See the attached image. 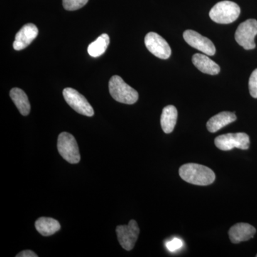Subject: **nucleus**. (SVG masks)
Wrapping results in <instances>:
<instances>
[{
  "instance_id": "nucleus-1",
  "label": "nucleus",
  "mask_w": 257,
  "mask_h": 257,
  "mask_svg": "<svg viewBox=\"0 0 257 257\" xmlns=\"http://www.w3.org/2000/svg\"><path fill=\"white\" fill-rule=\"evenodd\" d=\"M179 176L185 182L198 186L209 185L216 179L215 174L210 168L194 163L182 165L179 169Z\"/></svg>"
},
{
  "instance_id": "nucleus-2",
  "label": "nucleus",
  "mask_w": 257,
  "mask_h": 257,
  "mask_svg": "<svg viewBox=\"0 0 257 257\" xmlns=\"http://www.w3.org/2000/svg\"><path fill=\"white\" fill-rule=\"evenodd\" d=\"M109 93L113 99L123 104H133L138 101V92L125 83L119 76L114 75L109 82Z\"/></svg>"
},
{
  "instance_id": "nucleus-3",
  "label": "nucleus",
  "mask_w": 257,
  "mask_h": 257,
  "mask_svg": "<svg viewBox=\"0 0 257 257\" xmlns=\"http://www.w3.org/2000/svg\"><path fill=\"white\" fill-rule=\"evenodd\" d=\"M241 10L239 5L233 2L221 1L214 5L210 12L209 17L213 21L218 24L234 23L239 18Z\"/></svg>"
},
{
  "instance_id": "nucleus-4",
  "label": "nucleus",
  "mask_w": 257,
  "mask_h": 257,
  "mask_svg": "<svg viewBox=\"0 0 257 257\" xmlns=\"http://www.w3.org/2000/svg\"><path fill=\"white\" fill-rule=\"evenodd\" d=\"M57 149L61 156L69 163L77 164L80 161L78 145L71 134L62 133L59 135Z\"/></svg>"
},
{
  "instance_id": "nucleus-5",
  "label": "nucleus",
  "mask_w": 257,
  "mask_h": 257,
  "mask_svg": "<svg viewBox=\"0 0 257 257\" xmlns=\"http://www.w3.org/2000/svg\"><path fill=\"white\" fill-rule=\"evenodd\" d=\"M214 144L221 151H229L234 148L246 150L249 148L250 139L246 133H229L217 137Z\"/></svg>"
},
{
  "instance_id": "nucleus-6",
  "label": "nucleus",
  "mask_w": 257,
  "mask_h": 257,
  "mask_svg": "<svg viewBox=\"0 0 257 257\" xmlns=\"http://www.w3.org/2000/svg\"><path fill=\"white\" fill-rule=\"evenodd\" d=\"M256 35L257 21L249 19L240 24L235 33V40L245 50H253L256 47L254 38Z\"/></svg>"
},
{
  "instance_id": "nucleus-7",
  "label": "nucleus",
  "mask_w": 257,
  "mask_h": 257,
  "mask_svg": "<svg viewBox=\"0 0 257 257\" xmlns=\"http://www.w3.org/2000/svg\"><path fill=\"white\" fill-rule=\"evenodd\" d=\"M64 99L74 111L87 116H92L94 111L85 97L72 88H65L63 90Z\"/></svg>"
},
{
  "instance_id": "nucleus-8",
  "label": "nucleus",
  "mask_w": 257,
  "mask_h": 257,
  "mask_svg": "<svg viewBox=\"0 0 257 257\" xmlns=\"http://www.w3.org/2000/svg\"><path fill=\"white\" fill-rule=\"evenodd\" d=\"M116 234L121 247L126 251H130L135 246L138 239L140 230L138 222L131 220L128 225H119L116 227Z\"/></svg>"
},
{
  "instance_id": "nucleus-9",
  "label": "nucleus",
  "mask_w": 257,
  "mask_h": 257,
  "mask_svg": "<svg viewBox=\"0 0 257 257\" xmlns=\"http://www.w3.org/2000/svg\"><path fill=\"white\" fill-rule=\"evenodd\" d=\"M145 43L147 50L158 58L167 60L170 58L172 50L163 37L155 32H149L145 36Z\"/></svg>"
},
{
  "instance_id": "nucleus-10",
  "label": "nucleus",
  "mask_w": 257,
  "mask_h": 257,
  "mask_svg": "<svg viewBox=\"0 0 257 257\" xmlns=\"http://www.w3.org/2000/svg\"><path fill=\"white\" fill-rule=\"evenodd\" d=\"M184 40L188 45L197 50L201 51L207 55L213 56L215 55L216 48L213 42L207 37L202 36L194 30H186L184 32Z\"/></svg>"
},
{
  "instance_id": "nucleus-11",
  "label": "nucleus",
  "mask_w": 257,
  "mask_h": 257,
  "mask_svg": "<svg viewBox=\"0 0 257 257\" xmlns=\"http://www.w3.org/2000/svg\"><path fill=\"white\" fill-rule=\"evenodd\" d=\"M39 30L36 25L26 24L17 33L13 47L15 50H23L28 47L38 35Z\"/></svg>"
},
{
  "instance_id": "nucleus-12",
  "label": "nucleus",
  "mask_w": 257,
  "mask_h": 257,
  "mask_svg": "<svg viewBox=\"0 0 257 257\" xmlns=\"http://www.w3.org/2000/svg\"><path fill=\"white\" fill-rule=\"evenodd\" d=\"M256 229L246 223H238L229 231V239L233 243H239L251 239L256 234Z\"/></svg>"
},
{
  "instance_id": "nucleus-13",
  "label": "nucleus",
  "mask_w": 257,
  "mask_h": 257,
  "mask_svg": "<svg viewBox=\"0 0 257 257\" xmlns=\"http://www.w3.org/2000/svg\"><path fill=\"white\" fill-rule=\"evenodd\" d=\"M236 120V116L234 113L222 111V112L214 115L207 121L208 131L210 132L211 133H215L226 125L234 122Z\"/></svg>"
},
{
  "instance_id": "nucleus-14",
  "label": "nucleus",
  "mask_w": 257,
  "mask_h": 257,
  "mask_svg": "<svg viewBox=\"0 0 257 257\" xmlns=\"http://www.w3.org/2000/svg\"><path fill=\"white\" fill-rule=\"evenodd\" d=\"M192 62L199 71L204 74L216 75L220 72V67L216 62L202 54H195L192 57Z\"/></svg>"
},
{
  "instance_id": "nucleus-15",
  "label": "nucleus",
  "mask_w": 257,
  "mask_h": 257,
  "mask_svg": "<svg viewBox=\"0 0 257 257\" xmlns=\"http://www.w3.org/2000/svg\"><path fill=\"white\" fill-rule=\"evenodd\" d=\"M177 116L178 112L175 106L168 105L164 108L161 116V126L164 133L170 134L173 132L177 124Z\"/></svg>"
},
{
  "instance_id": "nucleus-16",
  "label": "nucleus",
  "mask_w": 257,
  "mask_h": 257,
  "mask_svg": "<svg viewBox=\"0 0 257 257\" xmlns=\"http://www.w3.org/2000/svg\"><path fill=\"white\" fill-rule=\"evenodd\" d=\"M12 100L18 107L19 111L23 116H27L30 114L31 106L29 101L28 96L23 89L19 88H13L10 93Z\"/></svg>"
},
{
  "instance_id": "nucleus-17",
  "label": "nucleus",
  "mask_w": 257,
  "mask_h": 257,
  "mask_svg": "<svg viewBox=\"0 0 257 257\" xmlns=\"http://www.w3.org/2000/svg\"><path fill=\"white\" fill-rule=\"evenodd\" d=\"M35 228L44 236H51L61 229L58 221L50 217H41L35 222Z\"/></svg>"
},
{
  "instance_id": "nucleus-18",
  "label": "nucleus",
  "mask_w": 257,
  "mask_h": 257,
  "mask_svg": "<svg viewBox=\"0 0 257 257\" xmlns=\"http://www.w3.org/2000/svg\"><path fill=\"white\" fill-rule=\"evenodd\" d=\"M109 45V37L106 34H102L88 46V53L92 57H99L106 52Z\"/></svg>"
},
{
  "instance_id": "nucleus-19",
  "label": "nucleus",
  "mask_w": 257,
  "mask_h": 257,
  "mask_svg": "<svg viewBox=\"0 0 257 257\" xmlns=\"http://www.w3.org/2000/svg\"><path fill=\"white\" fill-rule=\"evenodd\" d=\"M89 0H62L64 9L68 11H74L81 9L87 5Z\"/></svg>"
},
{
  "instance_id": "nucleus-20",
  "label": "nucleus",
  "mask_w": 257,
  "mask_h": 257,
  "mask_svg": "<svg viewBox=\"0 0 257 257\" xmlns=\"http://www.w3.org/2000/svg\"><path fill=\"white\" fill-rule=\"evenodd\" d=\"M248 89L251 96L257 99V69H254L250 76L249 80H248Z\"/></svg>"
},
{
  "instance_id": "nucleus-21",
  "label": "nucleus",
  "mask_w": 257,
  "mask_h": 257,
  "mask_svg": "<svg viewBox=\"0 0 257 257\" xmlns=\"http://www.w3.org/2000/svg\"><path fill=\"white\" fill-rule=\"evenodd\" d=\"M182 245H183V242H182V240L175 238V239H172V241L167 242L166 246H167V248H168L170 251H175L176 250L179 249V248L182 247Z\"/></svg>"
},
{
  "instance_id": "nucleus-22",
  "label": "nucleus",
  "mask_w": 257,
  "mask_h": 257,
  "mask_svg": "<svg viewBox=\"0 0 257 257\" xmlns=\"http://www.w3.org/2000/svg\"><path fill=\"white\" fill-rule=\"evenodd\" d=\"M17 257H37L38 255L36 254L34 251L31 250H25V251H21L16 255Z\"/></svg>"
},
{
  "instance_id": "nucleus-23",
  "label": "nucleus",
  "mask_w": 257,
  "mask_h": 257,
  "mask_svg": "<svg viewBox=\"0 0 257 257\" xmlns=\"http://www.w3.org/2000/svg\"><path fill=\"white\" fill-rule=\"evenodd\" d=\"M256 256L257 257V254L256 255Z\"/></svg>"
}]
</instances>
